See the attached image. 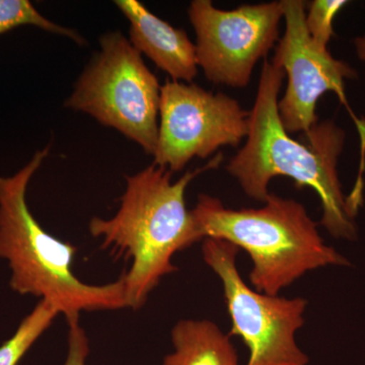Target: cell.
<instances>
[{"label": "cell", "mask_w": 365, "mask_h": 365, "mask_svg": "<svg viewBox=\"0 0 365 365\" xmlns=\"http://www.w3.org/2000/svg\"><path fill=\"white\" fill-rule=\"evenodd\" d=\"M284 76L281 67L264 61L246 143L225 169L247 196L261 203L270 196L273 178H290L299 188L309 187L321 200V225L333 237L353 241L356 239L354 218L362 199L355 193L346 197L338 178L344 131L333 121H324L304 134L306 143L292 138L283 128L278 112Z\"/></svg>", "instance_id": "obj_1"}, {"label": "cell", "mask_w": 365, "mask_h": 365, "mask_svg": "<svg viewBox=\"0 0 365 365\" xmlns=\"http://www.w3.org/2000/svg\"><path fill=\"white\" fill-rule=\"evenodd\" d=\"M222 158L217 153L176 182L170 170L153 163L125 177L126 188L116 215L109 220L91 218L88 230L102 241V248L131 262L123 273L127 307H143L163 278L178 271L175 255L202 241L185 194L192 180L220 167Z\"/></svg>", "instance_id": "obj_2"}, {"label": "cell", "mask_w": 365, "mask_h": 365, "mask_svg": "<svg viewBox=\"0 0 365 365\" xmlns=\"http://www.w3.org/2000/svg\"><path fill=\"white\" fill-rule=\"evenodd\" d=\"M49 153L46 146L13 176H0V259L11 269L9 287L49 302L67 324L78 322L83 312L124 309L123 274L103 285L78 279L72 270L78 248L50 235L29 208V184Z\"/></svg>", "instance_id": "obj_3"}, {"label": "cell", "mask_w": 365, "mask_h": 365, "mask_svg": "<svg viewBox=\"0 0 365 365\" xmlns=\"http://www.w3.org/2000/svg\"><path fill=\"white\" fill-rule=\"evenodd\" d=\"M261 208L225 207L220 199L200 194L192 209L199 235L223 240L248 253L250 282L257 292L279 295L304 274L326 266H349L327 246L318 225L294 199L271 193Z\"/></svg>", "instance_id": "obj_4"}, {"label": "cell", "mask_w": 365, "mask_h": 365, "mask_svg": "<svg viewBox=\"0 0 365 365\" xmlns=\"http://www.w3.org/2000/svg\"><path fill=\"white\" fill-rule=\"evenodd\" d=\"M100 45L64 106L116 129L153 155L162 86L123 34H105Z\"/></svg>", "instance_id": "obj_5"}, {"label": "cell", "mask_w": 365, "mask_h": 365, "mask_svg": "<svg viewBox=\"0 0 365 365\" xmlns=\"http://www.w3.org/2000/svg\"><path fill=\"white\" fill-rule=\"evenodd\" d=\"M239 253L232 242L212 237L202 241L203 260L222 280L232 319L230 336L241 338L249 349L246 365H309V357L295 340L306 323L307 300L262 294L250 287L237 269Z\"/></svg>", "instance_id": "obj_6"}, {"label": "cell", "mask_w": 365, "mask_h": 365, "mask_svg": "<svg viewBox=\"0 0 365 365\" xmlns=\"http://www.w3.org/2000/svg\"><path fill=\"white\" fill-rule=\"evenodd\" d=\"M160 118L153 163L172 173L222 146L235 148L249 132L250 112L235 98L181 81L160 88Z\"/></svg>", "instance_id": "obj_7"}, {"label": "cell", "mask_w": 365, "mask_h": 365, "mask_svg": "<svg viewBox=\"0 0 365 365\" xmlns=\"http://www.w3.org/2000/svg\"><path fill=\"white\" fill-rule=\"evenodd\" d=\"M196 34L198 67L215 85L246 88L255 66L279 41L281 1L244 4L223 11L210 0H194L188 9Z\"/></svg>", "instance_id": "obj_8"}, {"label": "cell", "mask_w": 365, "mask_h": 365, "mask_svg": "<svg viewBox=\"0 0 365 365\" xmlns=\"http://www.w3.org/2000/svg\"><path fill=\"white\" fill-rule=\"evenodd\" d=\"M281 2L285 32L271 61L284 71L287 86L278 102V112L288 134H306L318 123L316 109L319 98L327 91H334L347 105L345 79L355 78L357 74L352 67L334 58L328 49L319 47L312 40L306 28V1Z\"/></svg>", "instance_id": "obj_9"}, {"label": "cell", "mask_w": 365, "mask_h": 365, "mask_svg": "<svg viewBox=\"0 0 365 365\" xmlns=\"http://www.w3.org/2000/svg\"><path fill=\"white\" fill-rule=\"evenodd\" d=\"M129 23V41L174 81L191 83L198 73L196 48L188 34L148 11L138 0L114 1Z\"/></svg>", "instance_id": "obj_10"}, {"label": "cell", "mask_w": 365, "mask_h": 365, "mask_svg": "<svg viewBox=\"0 0 365 365\" xmlns=\"http://www.w3.org/2000/svg\"><path fill=\"white\" fill-rule=\"evenodd\" d=\"M170 340L174 351L162 365H240L230 336L209 319H180Z\"/></svg>", "instance_id": "obj_11"}, {"label": "cell", "mask_w": 365, "mask_h": 365, "mask_svg": "<svg viewBox=\"0 0 365 365\" xmlns=\"http://www.w3.org/2000/svg\"><path fill=\"white\" fill-rule=\"evenodd\" d=\"M59 314V312L49 302L39 300L33 311L21 319L14 335L0 345V365L20 364Z\"/></svg>", "instance_id": "obj_12"}, {"label": "cell", "mask_w": 365, "mask_h": 365, "mask_svg": "<svg viewBox=\"0 0 365 365\" xmlns=\"http://www.w3.org/2000/svg\"><path fill=\"white\" fill-rule=\"evenodd\" d=\"M21 26H37L69 38L76 44H85V39L76 31L48 20L29 0H0V35Z\"/></svg>", "instance_id": "obj_13"}, {"label": "cell", "mask_w": 365, "mask_h": 365, "mask_svg": "<svg viewBox=\"0 0 365 365\" xmlns=\"http://www.w3.org/2000/svg\"><path fill=\"white\" fill-rule=\"evenodd\" d=\"M347 4L346 0H314L307 4V31L319 47L327 49L334 35V19Z\"/></svg>", "instance_id": "obj_14"}, {"label": "cell", "mask_w": 365, "mask_h": 365, "mask_svg": "<svg viewBox=\"0 0 365 365\" xmlns=\"http://www.w3.org/2000/svg\"><path fill=\"white\" fill-rule=\"evenodd\" d=\"M67 356L63 365H86L90 355V341L78 322L68 323Z\"/></svg>", "instance_id": "obj_15"}, {"label": "cell", "mask_w": 365, "mask_h": 365, "mask_svg": "<svg viewBox=\"0 0 365 365\" xmlns=\"http://www.w3.org/2000/svg\"><path fill=\"white\" fill-rule=\"evenodd\" d=\"M354 45L357 56L360 60L365 62V36L356 38L354 41Z\"/></svg>", "instance_id": "obj_16"}]
</instances>
